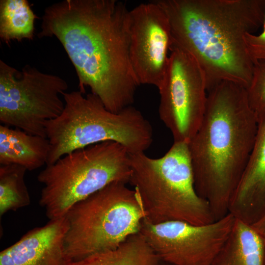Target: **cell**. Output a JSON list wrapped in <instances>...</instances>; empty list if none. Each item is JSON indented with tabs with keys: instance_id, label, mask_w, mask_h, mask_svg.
Instances as JSON below:
<instances>
[{
	"instance_id": "cell-3",
	"label": "cell",
	"mask_w": 265,
	"mask_h": 265,
	"mask_svg": "<svg viewBox=\"0 0 265 265\" xmlns=\"http://www.w3.org/2000/svg\"><path fill=\"white\" fill-rule=\"evenodd\" d=\"M257 126L245 87L224 81L208 91L202 121L187 144L195 190L208 202L215 220L229 213Z\"/></svg>"
},
{
	"instance_id": "cell-23",
	"label": "cell",
	"mask_w": 265,
	"mask_h": 265,
	"mask_svg": "<svg viewBox=\"0 0 265 265\" xmlns=\"http://www.w3.org/2000/svg\"><path fill=\"white\" fill-rule=\"evenodd\" d=\"M264 265H265V261H264Z\"/></svg>"
},
{
	"instance_id": "cell-22",
	"label": "cell",
	"mask_w": 265,
	"mask_h": 265,
	"mask_svg": "<svg viewBox=\"0 0 265 265\" xmlns=\"http://www.w3.org/2000/svg\"><path fill=\"white\" fill-rule=\"evenodd\" d=\"M160 265H169V264H166V263H163V262H161Z\"/></svg>"
},
{
	"instance_id": "cell-20",
	"label": "cell",
	"mask_w": 265,
	"mask_h": 265,
	"mask_svg": "<svg viewBox=\"0 0 265 265\" xmlns=\"http://www.w3.org/2000/svg\"><path fill=\"white\" fill-rule=\"evenodd\" d=\"M263 26V31L259 34L247 33L244 36L247 51L254 63L265 62V16Z\"/></svg>"
},
{
	"instance_id": "cell-11",
	"label": "cell",
	"mask_w": 265,
	"mask_h": 265,
	"mask_svg": "<svg viewBox=\"0 0 265 265\" xmlns=\"http://www.w3.org/2000/svg\"><path fill=\"white\" fill-rule=\"evenodd\" d=\"M170 24L153 0L130 10L129 56L139 85H161L172 46Z\"/></svg>"
},
{
	"instance_id": "cell-17",
	"label": "cell",
	"mask_w": 265,
	"mask_h": 265,
	"mask_svg": "<svg viewBox=\"0 0 265 265\" xmlns=\"http://www.w3.org/2000/svg\"><path fill=\"white\" fill-rule=\"evenodd\" d=\"M37 18L27 0H0V39L7 45L12 40H32Z\"/></svg>"
},
{
	"instance_id": "cell-1",
	"label": "cell",
	"mask_w": 265,
	"mask_h": 265,
	"mask_svg": "<svg viewBox=\"0 0 265 265\" xmlns=\"http://www.w3.org/2000/svg\"><path fill=\"white\" fill-rule=\"evenodd\" d=\"M39 38L54 37L85 87L109 111L132 106L139 86L129 56L130 10L117 0H64L47 7Z\"/></svg>"
},
{
	"instance_id": "cell-12",
	"label": "cell",
	"mask_w": 265,
	"mask_h": 265,
	"mask_svg": "<svg viewBox=\"0 0 265 265\" xmlns=\"http://www.w3.org/2000/svg\"><path fill=\"white\" fill-rule=\"evenodd\" d=\"M66 217L35 228L0 253V265H67Z\"/></svg>"
},
{
	"instance_id": "cell-21",
	"label": "cell",
	"mask_w": 265,
	"mask_h": 265,
	"mask_svg": "<svg viewBox=\"0 0 265 265\" xmlns=\"http://www.w3.org/2000/svg\"><path fill=\"white\" fill-rule=\"evenodd\" d=\"M251 225L265 241V209L258 218Z\"/></svg>"
},
{
	"instance_id": "cell-14",
	"label": "cell",
	"mask_w": 265,
	"mask_h": 265,
	"mask_svg": "<svg viewBox=\"0 0 265 265\" xmlns=\"http://www.w3.org/2000/svg\"><path fill=\"white\" fill-rule=\"evenodd\" d=\"M50 150L47 137L0 125V165L14 164L34 170L46 165Z\"/></svg>"
},
{
	"instance_id": "cell-2",
	"label": "cell",
	"mask_w": 265,
	"mask_h": 265,
	"mask_svg": "<svg viewBox=\"0 0 265 265\" xmlns=\"http://www.w3.org/2000/svg\"><path fill=\"white\" fill-rule=\"evenodd\" d=\"M170 24L172 46L193 56L207 92L228 81L247 89L254 63L244 40L263 26L265 0H155Z\"/></svg>"
},
{
	"instance_id": "cell-15",
	"label": "cell",
	"mask_w": 265,
	"mask_h": 265,
	"mask_svg": "<svg viewBox=\"0 0 265 265\" xmlns=\"http://www.w3.org/2000/svg\"><path fill=\"white\" fill-rule=\"evenodd\" d=\"M265 241L252 226L236 218L232 231L211 265H264Z\"/></svg>"
},
{
	"instance_id": "cell-8",
	"label": "cell",
	"mask_w": 265,
	"mask_h": 265,
	"mask_svg": "<svg viewBox=\"0 0 265 265\" xmlns=\"http://www.w3.org/2000/svg\"><path fill=\"white\" fill-rule=\"evenodd\" d=\"M65 80L26 65L21 71L0 60V121L46 137V123L63 111Z\"/></svg>"
},
{
	"instance_id": "cell-5",
	"label": "cell",
	"mask_w": 265,
	"mask_h": 265,
	"mask_svg": "<svg viewBox=\"0 0 265 265\" xmlns=\"http://www.w3.org/2000/svg\"><path fill=\"white\" fill-rule=\"evenodd\" d=\"M129 183L140 198L145 219L152 224L182 221L204 225L216 220L210 206L199 196L187 143L174 142L162 157L129 153Z\"/></svg>"
},
{
	"instance_id": "cell-18",
	"label": "cell",
	"mask_w": 265,
	"mask_h": 265,
	"mask_svg": "<svg viewBox=\"0 0 265 265\" xmlns=\"http://www.w3.org/2000/svg\"><path fill=\"white\" fill-rule=\"evenodd\" d=\"M27 169L11 164L0 166V215L16 211L30 204V196L25 182Z\"/></svg>"
},
{
	"instance_id": "cell-6",
	"label": "cell",
	"mask_w": 265,
	"mask_h": 265,
	"mask_svg": "<svg viewBox=\"0 0 265 265\" xmlns=\"http://www.w3.org/2000/svg\"><path fill=\"white\" fill-rule=\"evenodd\" d=\"M129 153L119 143L106 141L75 150L37 177L43 187L40 205L50 220L64 217L76 204L116 182L128 183Z\"/></svg>"
},
{
	"instance_id": "cell-10",
	"label": "cell",
	"mask_w": 265,
	"mask_h": 265,
	"mask_svg": "<svg viewBox=\"0 0 265 265\" xmlns=\"http://www.w3.org/2000/svg\"><path fill=\"white\" fill-rule=\"evenodd\" d=\"M229 213L204 225L182 221L152 224L145 218L139 233L160 262L170 265H211L233 227Z\"/></svg>"
},
{
	"instance_id": "cell-4",
	"label": "cell",
	"mask_w": 265,
	"mask_h": 265,
	"mask_svg": "<svg viewBox=\"0 0 265 265\" xmlns=\"http://www.w3.org/2000/svg\"><path fill=\"white\" fill-rule=\"evenodd\" d=\"M64 108L45 124L50 150L46 165L75 150L113 141L130 154L144 152L151 145L153 131L149 121L132 106L117 113L108 110L99 98L80 91L64 92Z\"/></svg>"
},
{
	"instance_id": "cell-16",
	"label": "cell",
	"mask_w": 265,
	"mask_h": 265,
	"mask_svg": "<svg viewBox=\"0 0 265 265\" xmlns=\"http://www.w3.org/2000/svg\"><path fill=\"white\" fill-rule=\"evenodd\" d=\"M160 261L140 233L117 248L95 254L67 265H160Z\"/></svg>"
},
{
	"instance_id": "cell-13",
	"label": "cell",
	"mask_w": 265,
	"mask_h": 265,
	"mask_svg": "<svg viewBox=\"0 0 265 265\" xmlns=\"http://www.w3.org/2000/svg\"><path fill=\"white\" fill-rule=\"evenodd\" d=\"M255 141L248 163L231 200L229 213L249 224L265 208V109L257 114Z\"/></svg>"
},
{
	"instance_id": "cell-9",
	"label": "cell",
	"mask_w": 265,
	"mask_h": 265,
	"mask_svg": "<svg viewBox=\"0 0 265 265\" xmlns=\"http://www.w3.org/2000/svg\"><path fill=\"white\" fill-rule=\"evenodd\" d=\"M160 95L159 117L174 142L188 143L196 133L205 111V74L195 58L172 46Z\"/></svg>"
},
{
	"instance_id": "cell-7",
	"label": "cell",
	"mask_w": 265,
	"mask_h": 265,
	"mask_svg": "<svg viewBox=\"0 0 265 265\" xmlns=\"http://www.w3.org/2000/svg\"><path fill=\"white\" fill-rule=\"evenodd\" d=\"M66 217L65 249L71 262L117 248L139 233L146 213L136 191L116 182L76 204Z\"/></svg>"
},
{
	"instance_id": "cell-19",
	"label": "cell",
	"mask_w": 265,
	"mask_h": 265,
	"mask_svg": "<svg viewBox=\"0 0 265 265\" xmlns=\"http://www.w3.org/2000/svg\"><path fill=\"white\" fill-rule=\"evenodd\" d=\"M246 90L250 106L257 115L265 109V62L254 63L252 80Z\"/></svg>"
}]
</instances>
